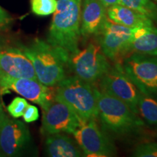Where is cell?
<instances>
[{
	"mask_svg": "<svg viewBox=\"0 0 157 157\" xmlns=\"http://www.w3.org/2000/svg\"><path fill=\"white\" fill-rule=\"evenodd\" d=\"M82 0H58L48 42L70 56L79 50Z\"/></svg>",
	"mask_w": 157,
	"mask_h": 157,
	"instance_id": "cell-1",
	"label": "cell"
},
{
	"mask_svg": "<svg viewBox=\"0 0 157 157\" xmlns=\"http://www.w3.org/2000/svg\"><path fill=\"white\" fill-rule=\"evenodd\" d=\"M22 50L34 66L37 80L48 87H53L66 77L65 66L70 55L48 42L36 39Z\"/></svg>",
	"mask_w": 157,
	"mask_h": 157,
	"instance_id": "cell-2",
	"label": "cell"
},
{
	"mask_svg": "<svg viewBox=\"0 0 157 157\" xmlns=\"http://www.w3.org/2000/svg\"><path fill=\"white\" fill-rule=\"evenodd\" d=\"M98 110L104 132L117 136L137 134L145 122L138 114L117 98L102 91L98 93Z\"/></svg>",
	"mask_w": 157,
	"mask_h": 157,
	"instance_id": "cell-3",
	"label": "cell"
},
{
	"mask_svg": "<svg viewBox=\"0 0 157 157\" xmlns=\"http://www.w3.org/2000/svg\"><path fill=\"white\" fill-rule=\"evenodd\" d=\"M98 91L93 84L74 75L57 84L55 98L71 108L84 124L98 117Z\"/></svg>",
	"mask_w": 157,
	"mask_h": 157,
	"instance_id": "cell-4",
	"label": "cell"
},
{
	"mask_svg": "<svg viewBox=\"0 0 157 157\" xmlns=\"http://www.w3.org/2000/svg\"><path fill=\"white\" fill-rule=\"evenodd\" d=\"M68 66L76 76L91 84L99 81L111 68L100 45L92 42L70 56Z\"/></svg>",
	"mask_w": 157,
	"mask_h": 157,
	"instance_id": "cell-5",
	"label": "cell"
},
{
	"mask_svg": "<svg viewBox=\"0 0 157 157\" xmlns=\"http://www.w3.org/2000/svg\"><path fill=\"white\" fill-rule=\"evenodd\" d=\"M121 66L141 93L157 98V57L132 52Z\"/></svg>",
	"mask_w": 157,
	"mask_h": 157,
	"instance_id": "cell-6",
	"label": "cell"
},
{
	"mask_svg": "<svg viewBox=\"0 0 157 157\" xmlns=\"http://www.w3.org/2000/svg\"><path fill=\"white\" fill-rule=\"evenodd\" d=\"M134 29L112 22L108 18L98 33V42L107 58L120 63L131 53L130 48Z\"/></svg>",
	"mask_w": 157,
	"mask_h": 157,
	"instance_id": "cell-7",
	"label": "cell"
},
{
	"mask_svg": "<svg viewBox=\"0 0 157 157\" xmlns=\"http://www.w3.org/2000/svg\"><path fill=\"white\" fill-rule=\"evenodd\" d=\"M41 132L45 135L73 134L82 124V121L67 104L53 98L42 109Z\"/></svg>",
	"mask_w": 157,
	"mask_h": 157,
	"instance_id": "cell-8",
	"label": "cell"
},
{
	"mask_svg": "<svg viewBox=\"0 0 157 157\" xmlns=\"http://www.w3.org/2000/svg\"><path fill=\"white\" fill-rule=\"evenodd\" d=\"M99 81L102 92L123 101L133 112L138 114L137 102L140 92L124 71L120 63L111 66Z\"/></svg>",
	"mask_w": 157,
	"mask_h": 157,
	"instance_id": "cell-9",
	"label": "cell"
},
{
	"mask_svg": "<svg viewBox=\"0 0 157 157\" xmlns=\"http://www.w3.org/2000/svg\"><path fill=\"white\" fill-rule=\"evenodd\" d=\"M73 135L85 156L106 157L117 154L112 140L95 119L82 124Z\"/></svg>",
	"mask_w": 157,
	"mask_h": 157,
	"instance_id": "cell-10",
	"label": "cell"
},
{
	"mask_svg": "<svg viewBox=\"0 0 157 157\" xmlns=\"http://www.w3.org/2000/svg\"><path fill=\"white\" fill-rule=\"evenodd\" d=\"M0 90H13L29 101L40 105L43 109L55 98L50 87L45 86L37 79L29 78H13L0 72Z\"/></svg>",
	"mask_w": 157,
	"mask_h": 157,
	"instance_id": "cell-11",
	"label": "cell"
},
{
	"mask_svg": "<svg viewBox=\"0 0 157 157\" xmlns=\"http://www.w3.org/2000/svg\"><path fill=\"white\" fill-rule=\"evenodd\" d=\"M31 141L29 129L23 121L7 117L0 127V153L6 156H20Z\"/></svg>",
	"mask_w": 157,
	"mask_h": 157,
	"instance_id": "cell-12",
	"label": "cell"
},
{
	"mask_svg": "<svg viewBox=\"0 0 157 157\" xmlns=\"http://www.w3.org/2000/svg\"><path fill=\"white\" fill-rule=\"evenodd\" d=\"M0 72L13 78L37 79L32 63L22 49H0Z\"/></svg>",
	"mask_w": 157,
	"mask_h": 157,
	"instance_id": "cell-13",
	"label": "cell"
},
{
	"mask_svg": "<svg viewBox=\"0 0 157 157\" xmlns=\"http://www.w3.org/2000/svg\"><path fill=\"white\" fill-rule=\"evenodd\" d=\"M106 8L99 0H82L81 7V36L97 35L107 18Z\"/></svg>",
	"mask_w": 157,
	"mask_h": 157,
	"instance_id": "cell-14",
	"label": "cell"
},
{
	"mask_svg": "<svg viewBox=\"0 0 157 157\" xmlns=\"http://www.w3.org/2000/svg\"><path fill=\"white\" fill-rule=\"evenodd\" d=\"M45 152L51 157L85 156L76 140L62 133L48 135L45 142Z\"/></svg>",
	"mask_w": 157,
	"mask_h": 157,
	"instance_id": "cell-15",
	"label": "cell"
},
{
	"mask_svg": "<svg viewBox=\"0 0 157 157\" xmlns=\"http://www.w3.org/2000/svg\"><path fill=\"white\" fill-rule=\"evenodd\" d=\"M107 17L117 24L135 29L143 25L154 24L150 17L123 5H116L108 7Z\"/></svg>",
	"mask_w": 157,
	"mask_h": 157,
	"instance_id": "cell-16",
	"label": "cell"
},
{
	"mask_svg": "<svg viewBox=\"0 0 157 157\" xmlns=\"http://www.w3.org/2000/svg\"><path fill=\"white\" fill-rule=\"evenodd\" d=\"M130 52L157 57V27L154 24L134 29Z\"/></svg>",
	"mask_w": 157,
	"mask_h": 157,
	"instance_id": "cell-17",
	"label": "cell"
},
{
	"mask_svg": "<svg viewBox=\"0 0 157 157\" xmlns=\"http://www.w3.org/2000/svg\"><path fill=\"white\" fill-rule=\"evenodd\" d=\"M137 111L147 124L157 127V101L154 97L140 93L137 102Z\"/></svg>",
	"mask_w": 157,
	"mask_h": 157,
	"instance_id": "cell-18",
	"label": "cell"
},
{
	"mask_svg": "<svg viewBox=\"0 0 157 157\" xmlns=\"http://www.w3.org/2000/svg\"><path fill=\"white\" fill-rule=\"evenodd\" d=\"M121 5L137 10L157 23V5L154 0H121Z\"/></svg>",
	"mask_w": 157,
	"mask_h": 157,
	"instance_id": "cell-19",
	"label": "cell"
},
{
	"mask_svg": "<svg viewBox=\"0 0 157 157\" xmlns=\"http://www.w3.org/2000/svg\"><path fill=\"white\" fill-rule=\"evenodd\" d=\"M31 6L35 15L47 16L56 12L57 0H31Z\"/></svg>",
	"mask_w": 157,
	"mask_h": 157,
	"instance_id": "cell-20",
	"label": "cell"
},
{
	"mask_svg": "<svg viewBox=\"0 0 157 157\" xmlns=\"http://www.w3.org/2000/svg\"><path fill=\"white\" fill-rule=\"evenodd\" d=\"M28 105V102L25 98L17 97L14 98L7 106V111L12 117L17 119V118L23 117Z\"/></svg>",
	"mask_w": 157,
	"mask_h": 157,
	"instance_id": "cell-21",
	"label": "cell"
},
{
	"mask_svg": "<svg viewBox=\"0 0 157 157\" xmlns=\"http://www.w3.org/2000/svg\"><path fill=\"white\" fill-rule=\"evenodd\" d=\"M132 156L135 157H157V143H146L135 148Z\"/></svg>",
	"mask_w": 157,
	"mask_h": 157,
	"instance_id": "cell-22",
	"label": "cell"
},
{
	"mask_svg": "<svg viewBox=\"0 0 157 157\" xmlns=\"http://www.w3.org/2000/svg\"><path fill=\"white\" fill-rule=\"evenodd\" d=\"M39 111L36 106L32 105H29L27 109H25L23 117L25 122L30 123L36 121L39 119Z\"/></svg>",
	"mask_w": 157,
	"mask_h": 157,
	"instance_id": "cell-23",
	"label": "cell"
},
{
	"mask_svg": "<svg viewBox=\"0 0 157 157\" xmlns=\"http://www.w3.org/2000/svg\"><path fill=\"white\" fill-rule=\"evenodd\" d=\"M12 17L5 10L0 6V29L6 28L12 22Z\"/></svg>",
	"mask_w": 157,
	"mask_h": 157,
	"instance_id": "cell-24",
	"label": "cell"
},
{
	"mask_svg": "<svg viewBox=\"0 0 157 157\" xmlns=\"http://www.w3.org/2000/svg\"><path fill=\"white\" fill-rule=\"evenodd\" d=\"M105 8L116 5H121V0H99Z\"/></svg>",
	"mask_w": 157,
	"mask_h": 157,
	"instance_id": "cell-25",
	"label": "cell"
},
{
	"mask_svg": "<svg viewBox=\"0 0 157 157\" xmlns=\"http://www.w3.org/2000/svg\"><path fill=\"white\" fill-rule=\"evenodd\" d=\"M5 118L6 117H5V112H4L2 107L1 104H0V127H1L2 124V123L4 122V121H5Z\"/></svg>",
	"mask_w": 157,
	"mask_h": 157,
	"instance_id": "cell-26",
	"label": "cell"
},
{
	"mask_svg": "<svg viewBox=\"0 0 157 157\" xmlns=\"http://www.w3.org/2000/svg\"><path fill=\"white\" fill-rule=\"evenodd\" d=\"M154 1L155 2H156V5H157V0H154Z\"/></svg>",
	"mask_w": 157,
	"mask_h": 157,
	"instance_id": "cell-27",
	"label": "cell"
},
{
	"mask_svg": "<svg viewBox=\"0 0 157 157\" xmlns=\"http://www.w3.org/2000/svg\"><path fill=\"white\" fill-rule=\"evenodd\" d=\"M2 48V46H1V44H0V49Z\"/></svg>",
	"mask_w": 157,
	"mask_h": 157,
	"instance_id": "cell-28",
	"label": "cell"
}]
</instances>
